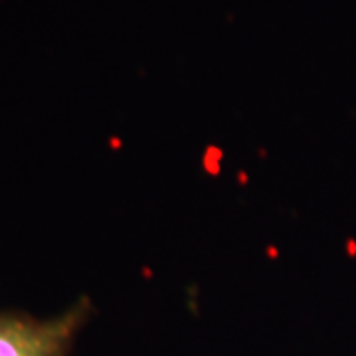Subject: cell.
<instances>
[{"label": "cell", "instance_id": "6da1fadb", "mask_svg": "<svg viewBox=\"0 0 356 356\" xmlns=\"http://www.w3.org/2000/svg\"><path fill=\"white\" fill-rule=\"evenodd\" d=\"M91 313L86 297L46 318L0 309V356H70Z\"/></svg>", "mask_w": 356, "mask_h": 356}]
</instances>
